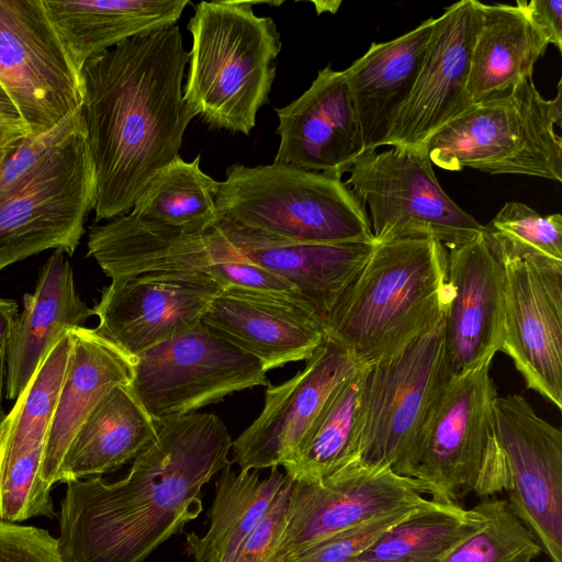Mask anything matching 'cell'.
<instances>
[{
	"label": "cell",
	"instance_id": "cell-1",
	"mask_svg": "<svg viewBox=\"0 0 562 562\" xmlns=\"http://www.w3.org/2000/svg\"><path fill=\"white\" fill-rule=\"evenodd\" d=\"M156 422L155 438L125 477L66 483L58 541L69 562H144L201 514L202 487L233 463V440L217 415Z\"/></svg>",
	"mask_w": 562,
	"mask_h": 562
},
{
	"label": "cell",
	"instance_id": "cell-2",
	"mask_svg": "<svg viewBox=\"0 0 562 562\" xmlns=\"http://www.w3.org/2000/svg\"><path fill=\"white\" fill-rule=\"evenodd\" d=\"M188 63L176 24L83 65L81 115L95 175V222L130 213L154 176L179 156L196 116L183 98Z\"/></svg>",
	"mask_w": 562,
	"mask_h": 562
},
{
	"label": "cell",
	"instance_id": "cell-3",
	"mask_svg": "<svg viewBox=\"0 0 562 562\" xmlns=\"http://www.w3.org/2000/svg\"><path fill=\"white\" fill-rule=\"evenodd\" d=\"M450 299L442 244L431 238L378 243L326 317L325 335L370 364L439 318Z\"/></svg>",
	"mask_w": 562,
	"mask_h": 562
},
{
	"label": "cell",
	"instance_id": "cell-4",
	"mask_svg": "<svg viewBox=\"0 0 562 562\" xmlns=\"http://www.w3.org/2000/svg\"><path fill=\"white\" fill-rule=\"evenodd\" d=\"M252 1H201L188 22L192 36L183 87L188 105L209 125L249 135L269 100L282 43Z\"/></svg>",
	"mask_w": 562,
	"mask_h": 562
},
{
	"label": "cell",
	"instance_id": "cell-5",
	"mask_svg": "<svg viewBox=\"0 0 562 562\" xmlns=\"http://www.w3.org/2000/svg\"><path fill=\"white\" fill-rule=\"evenodd\" d=\"M215 209L217 220L295 243H376L366 206L341 178L291 166H229Z\"/></svg>",
	"mask_w": 562,
	"mask_h": 562
},
{
	"label": "cell",
	"instance_id": "cell-6",
	"mask_svg": "<svg viewBox=\"0 0 562 562\" xmlns=\"http://www.w3.org/2000/svg\"><path fill=\"white\" fill-rule=\"evenodd\" d=\"M561 80L546 100L532 77L510 91L473 104L427 144L434 165L449 171L471 168L491 175H524L562 181Z\"/></svg>",
	"mask_w": 562,
	"mask_h": 562
},
{
	"label": "cell",
	"instance_id": "cell-7",
	"mask_svg": "<svg viewBox=\"0 0 562 562\" xmlns=\"http://www.w3.org/2000/svg\"><path fill=\"white\" fill-rule=\"evenodd\" d=\"M491 363L450 378L436 398L404 469L431 499L459 504L469 493L506 492L507 471L493 435L498 396Z\"/></svg>",
	"mask_w": 562,
	"mask_h": 562
},
{
	"label": "cell",
	"instance_id": "cell-8",
	"mask_svg": "<svg viewBox=\"0 0 562 562\" xmlns=\"http://www.w3.org/2000/svg\"><path fill=\"white\" fill-rule=\"evenodd\" d=\"M87 247L111 280L151 271L195 272L223 290L302 301L294 285L245 259L213 228L187 232L127 213L90 227Z\"/></svg>",
	"mask_w": 562,
	"mask_h": 562
},
{
	"label": "cell",
	"instance_id": "cell-9",
	"mask_svg": "<svg viewBox=\"0 0 562 562\" xmlns=\"http://www.w3.org/2000/svg\"><path fill=\"white\" fill-rule=\"evenodd\" d=\"M95 175L77 131L53 145L0 200V271L45 250L71 256L95 201Z\"/></svg>",
	"mask_w": 562,
	"mask_h": 562
},
{
	"label": "cell",
	"instance_id": "cell-10",
	"mask_svg": "<svg viewBox=\"0 0 562 562\" xmlns=\"http://www.w3.org/2000/svg\"><path fill=\"white\" fill-rule=\"evenodd\" d=\"M449 379L443 313L400 348L369 364L360 462L390 467L403 475L425 420Z\"/></svg>",
	"mask_w": 562,
	"mask_h": 562
},
{
	"label": "cell",
	"instance_id": "cell-11",
	"mask_svg": "<svg viewBox=\"0 0 562 562\" xmlns=\"http://www.w3.org/2000/svg\"><path fill=\"white\" fill-rule=\"evenodd\" d=\"M348 173L345 183L368 206L376 243L431 238L451 249L483 233L441 188L427 147L366 153Z\"/></svg>",
	"mask_w": 562,
	"mask_h": 562
},
{
	"label": "cell",
	"instance_id": "cell-12",
	"mask_svg": "<svg viewBox=\"0 0 562 562\" xmlns=\"http://www.w3.org/2000/svg\"><path fill=\"white\" fill-rule=\"evenodd\" d=\"M0 91L31 137L81 109L80 72L43 0H0Z\"/></svg>",
	"mask_w": 562,
	"mask_h": 562
},
{
	"label": "cell",
	"instance_id": "cell-13",
	"mask_svg": "<svg viewBox=\"0 0 562 562\" xmlns=\"http://www.w3.org/2000/svg\"><path fill=\"white\" fill-rule=\"evenodd\" d=\"M262 363L203 323L134 358L131 390L154 420L186 415L255 386H268Z\"/></svg>",
	"mask_w": 562,
	"mask_h": 562
},
{
	"label": "cell",
	"instance_id": "cell-14",
	"mask_svg": "<svg viewBox=\"0 0 562 562\" xmlns=\"http://www.w3.org/2000/svg\"><path fill=\"white\" fill-rule=\"evenodd\" d=\"M493 435L506 471L507 501L551 562H562V432L519 394L497 396Z\"/></svg>",
	"mask_w": 562,
	"mask_h": 562
},
{
	"label": "cell",
	"instance_id": "cell-15",
	"mask_svg": "<svg viewBox=\"0 0 562 562\" xmlns=\"http://www.w3.org/2000/svg\"><path fill=\"white\" fill-rule=\"evenodd\" d=\"M429 495L413 477L360 461L319 482L294 481L282 533L267 562H289L300 551L372 517L417 505Z\"/></svg>",
	"mask_w": 562,
	"mask_h": 562
},
{
	"label": "cell",
	"instance_id": "cell-16",
	"mask_svg": "<svg viewBox=\"0 0 562 562\" xmlns=\"http://www.w3.org/2000/svg\"><path fill=\"white\" fill-rule=\"evenodd\" d=\"M498 259L504 268L501 351L528 389L561 409L562 262L535 256Z\"/></svg>",
	"mask_w": 562,
	"mask_h": 562
},
{
	"label": "cell",
	"instance_id": "cell-17",
	"mask_svg": "<svg viewBox=\"0 0 562 562\" xmlns=\"http://www.w3.org/2000/svg\"><path fill=\"white\" fill-rule=\"evenodd\" d=\"M223 289L195 272L151 271L112 280L92 308L94 330L133 359L199 324Z\"/></svg>",
	"mask_w": 562,
	"mask_h": 562
},
{
	"label": "cell",
	"instance_id": "cell-18",
	"mask_svg": "<svg viewBox=\"0 0 562 562\" xmlns=\"http://www.w3.org/2000/svg\"><path fill=\"white\" fill-rule=\"evenodd\" d=\"M482 22V2L461 0L436 18L412 92L385 146L426 148L428 142L473 104L468 93L471 55Z\"/></svg>",
	"mask_w": 562,
	"mask_h": 562
},
{
	"label": "cell",
	"instance_id": "cell-19",
	"mask_svg": "<svg viewBox=\"0 0 562 562\" xmlns=\"http://www.w3.org/2000/svg\"><path fill=\"white\" fill-rule=\"evenodd\" d=\"M361 364L341 345L325 337L303 370L268 385L259 416L233 441L240 471L282 465L297 449L329 395Z\"/></svg>",
	"mask_w": 562,
	"mask_h": 562
},
{
	"label": "cell",
	"instance_id": "cell-20",
	"mask_svg": "<svg viewBox=\"0 0 562 562\" xmlns=\"http://www.w3.org/2000/svg\"><path fill=\"white\" fill-rule=\"evenodd\" d=\"M451 299L445 311L450 378L492 363L503 344L504 268L483 233L447 249Z\"/></svg>",
	"mask_w": 562,
	"mask_h": 562
},
{
	"label": "cell",
	"instance_id": "cell-21",
	"mask_svg": "<svg viewBox=\"0 0 562 562\" xmlns=\"http://www.w3.org/2000/svg\"><path fill=\"white\" fill-rule=\"evenodd\" d=\"M276 113L280 143L274 164L341 178L364 154L344 71L330 64Z\"/></svg>",
	"mask_w": 562,
	"mask_h": 562
},
{
	"label": "cell",
	"instance_id": "cell-22",
	"mask_svg": "<svg viewBox=\"0 0 562 562\" xmlns=\"http://www.w3.org/2000/svg\"><path fill=\"white\" fill-rule=\"evenodd\" d=\"M202 323L258 359L266 372L307 360L326 337L322 319L307 305L238 290H223Z\"/></svg>",
	"mask_w": 562,
	"mask_h": 562
},
{
	"label": "cell",
	"instance_id": "cell-23",
	"mask_svg": "<svg viewBox=\"0 0 562 562\" xmlns=\"http://www.w3.org/2000/svg\"><path fill=\"white\" fill-rule=\"evenodd\" d=\"M211 228L245 259L294 285L323 324L378 244L295 243L223 220Z\"/></svg>",
	"mask_w": 562,
	"mask_h": 562
},
{
	"label": "cell",
	"instance_id": "cell-24",
	"mask_svg": "<svg viewBox=\"0 0 562 562\" xmlns=\"http://www.w3.org/2000/svg\"><path fill=\"white\" fill-rule=\"evenodd\" d=\"M93 315L78 294L74 271L61 250L40 268L32 293L23 296L5 345V397L16 400L40 363L67 330L82 327Z\"/></svg>",
	"mask_w": 562,
	"mask_h": 562
},
{
	"label": "cell",
	"instance_id": "cell-25",
	"mask_svg": "<svg viewBox=\"0 0 562 562\" xmlns=\"http://www.w3.org/2000/svg\"><path fill=\"white\" fill-rule=\"evenodd\" d=\"M436 18L387 42L372 43L342 70L358 119L363 151L385 146L423 65Z\"/></svg>",
	"mask_w": 562,
	"mask_h": 562
},
{
	"label": "cell",
	"instance_id": "cell-26",
	"mask_svg": "<svg viewBox=\"0 0 562 562\" xmlns=\"http://www.w3.org/2000/svg\"><path fill=\"white\" fill-rule=\"evenodd\" d=\"M71 350L58 403L46 438L41 481L52 491L76 432L115 386L130 385L134 359L94 328L69 329Z\"/></svg>",
	"mask_w": 562,
	"mask_h": 562
},
{
	"label": "cell",
	"instance_id": "cell-27",
	"mask_svg": "<svg viewBox=\"0 0 562 562\" xmlns=\"http://www.w3.org/2000/svg\"><path fill=\"white\" fill-rule=\"evenodd\" d=\"M80 72L92 57L132 37L177 24L189 0H43Z\"/></svg>",
	"mask_w": 562,
	"mask_h": 562
},
{
	"label": "cell",
	"instance_id": "cell-28",
	"mask_svg": "<svg viewBox=\"0 0 562 562\" xmlns=\"http://www.w3.org/2000/svg\"><path fill=\"white\" fill-rule=\"evenodd\" d=\"M157 422L130 385L112 389L92 409L72 438L58 483L101 476L134 460L155 438Z\"/></svg>",
	"mask_w": 562,
	"mask_h": 562
},
{
	"label": "cell",
	"instance_id": "cell-29",
	"mask_svg": "<svg viewBox=\"0 0 562 562\" xmlns=\"http://www.w3.org/2000/svg\"><path fill=\"white\" fill-rule=\"evenodd\" d=\"M548 46L546 36L516 4L482 3L467 87L472 104L502 95L532 77Z\"/></svg>",
	"mask_w": 562,
	"mask_h": 562
},
{
	"label": "cell",
	"instance_id": "cell-30",
	"mask_svg": "<svg viewBox=\"0 0 562 562\" xmlns=\"http://www.w3.org/2000/svg\"><path fill=\"white\" fill-rule=\"evenodd\" d=\"M232 464L216 480L215 497L207 514L209 529L203 536L192 532L187 537V552L196 562H231L244 539L292 481L278 467L261 479L258 470L237 473Z\"/></svg>",
	"mask_w": 562,
	"mask_h": 562
},
{
	"label": "cell",
	"instance_id": "cell-31",
	"mask_svg": "<svg viewBox=\"0 0 562 562\" xmlns=\"http://www.w3.org/2000/svg\"><path fill=\"white\" fill-rule=\"evenodd\" d=\"M369 364H361L327 398L294 453L281 465L293 481L319 482L360 461Z\"/></svg>",
	"mask_w": 562,
	"mask_h": 562
},
{
	"label": "cell",
	"instance_id": "cell-32",
	"mask_svg": "<svg viewBox=\"0 0 562 562\" xmlns=\"http://www.w3.org/2000/svg\"><path fill=\"white\" fill-rule=\"evenodd\" d=\"M482 525V515L473 508L428 498L356 562H441Z\"/></svg>",
	"mask_w": 562,
	"mask_h": 562
},
{
	"label": "cell",
	"instance_id": "cell-33",
	"mask_svg": "<svg viewBox=\"0 0 562 562\" xmlns=\"http://www.w3.org/2000/svg\"><path fill=\"white\" fill-rule=\"evenodd\" d=\"M192 161L180 156L159 170L136 200L131 214L149 222L202 233L217 221V182Z\"/></svg>",
	"mask_w": 562,
	"mask_h": 562
},
{
	"label": "cell",
	"instance_id": "cell-34",
	"mask_svg": "<svg viewBox=\"0 0 562 562\" xmlns=\"http://www.w3.org/2000/svg\"><path fill=\"white\" fill-rule=\"evenodd\" d=\"M472 508L482 515V527L441 562H532L542 551L506 499L486 498Z\"/></svg>",
	"mask_w": 562,
	"mask_h": 562
},
{
	"label": "cell",
	"instance_id": "cell-35",
	"mask_svg": "<svg viewBox=\"0 0 562 562\" xmlns=\"http://www.w3.org/2000/svg\"><path fill=\"white\" fill-rule=\"evenodd\" d=\"M496 257L535 256L562 262V216L541 215L520 202H507L483 225Z\"/></svg>",
	"mask_w": 562,
	"mask_h": 562
},
{
	"label": "cell",
	"instance_id": "cell-36",
	"mask_svg": "<svg viewBox=\"0 0 562 562\" xmlns=\"http://www.w3.org/2000/svg\"><path fill=\"white\" fill-rule=\"evenodd\" d=\"M423 503L372 517L300 551L289 562H356L390 528L412 515Z\"/></svg>",
	"mask_w": 562,
	"mask_h": 562
},
{
	"label": "cell",
	"instance_id": "cell-37",
	"mask_svg": "<svg viewBox=\"0 0 562 562\" xmlns=\"http://www.w3.org/2000/svg\"><path fill=\"white\" fill-rule=\"evenodd\" d=\"M0 562H69L47 530L0 521Z\"/></svg>",
	"mask_w": 562,
	"mask_h": 562
},
{
	"label": "cell",
	"instance_id": "cell-38",
	"mask_svg": "<svg viewBox=\"0 0 562 562\" xmlns=\"http://www.w3.org/2000/svg\"><path fill=\"white\" fill-rule=\"evenodd\" d=\"M294 481L283 490L274 505L244 539L231 562H267L285 522V513Z\"/></svg>",
	"mask_w": 562,
	"mask_h": 562
},
{
	"label": "cell",
	"instance_id": "cell-39",
	"mask_svg": "<svg viewBox=\"0 0 562 562\" xmlns=\"http://www.w3.org/2000/svg\"><path fill=\"white\" fill-rule=\"evenodd\" d=\"M546 36L550 44L562 49V1L518 0L515 3Z\"/></svg>",
	"mask_w": 562,
	"mask_h": 562
},
{
	"label": "cell",
	"instance_id": "cell-40",
	"mask_svg": "<svg viewBox=\"0 0 562 562\" xmlns=\"http://www.w3.org/2000/svg\"><path fill=\"white\" fill-rule=\"evenodd\" d=\"M29 133L15 111L4 98H0V170L11 151Z\"/></svg>",
	"mask_w": 562,
	"mask_h": 562
},
{
	"label": "cell",
	"instance_id": "cell-41",
	"mask_svg": "<svg viewBox=\"0 0 562 562\" xmlns=\"http://www.w3.org/2000/svg\"><path fill=\"white\" fill-rule=\"evenodd\" d=\"M19 307L14 300L0 296V352L5 349Z\"/></svg>",
	"mask_w": 562,
	"mask_h": 562
},
{
	"label": "cell",
	"instance_id": "cell-42",
	"mask_svg": "<svg viewBox=\"0 0 562 562\" xmlns=\"http://www.w3.org/2000/svg\"><path fill=\"white\" fill-rule=\"evenodd\" d=\"M5 389V349L0 352V425L3 422L5 414L2 408V396Z\"/></svg>",
	"mask_w": 562,
	"mask_h": 562
},
{
	"label": "cell",
	"instance_id": "cell-43",
	"mask_svg": "<svg viewBox=\"0 0 562 562\" xmlns=\"http://www.w3.org/2000/svg\"><path fill=\"white\" fill-rule=\"evenodd\" d=\"M1 97H4V95H3V94L1 93V91H0V98H1Z\"/></svg>",
	"mask_w": 562,
	"mask_h": 562
}]
</instances>
